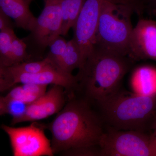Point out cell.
Returning a JSON list of instances; mask_svg holds the SVG:
<instances>
[{
  "label": "cell",
  "mask_w": 156,
  "mask_h": 156,
  "mask_svg": "<svg viewBox=\"0 0 156 156\" xmlns=\"http://www.w3.org/2000/svg\"><path fill=\"white\" fill-rule=\"evenodd\" d=\"M44 126L52 134L54 154L77 148L99 146L104 131L103 120L90 104L71 95L53 121Z\"/></svg>",
  "instance_id": "6da1fadb"
},
{
  "label": "cell",
  "mask_w": 156,
  "mask_h": 156,
  "mask_svg": "<svg viewBox=\"0 0 156 156\" xmlns=\"http://www.w3.org/2000/svg\"><path fill=\"white\" fill-rule=\"evenodd\" d=\"M129 56L95 46L76 75V90L84 99L98 105L119 90L122 80L133 67Z\"/></svg>",
  "instance_id": "7a4b0ae2"
},
{
  "label": "cell",
  "mask_w": 156,
  "mask_h": 156,
  "mask_svg": "<svg viewBox=\"0 0 156 156\" xmlns=\"http://www.w3.org/2000/svg\"><path fill=\"white\" fill-rule=\"evenodd\" d=\"M109 127L119 130L150 133L156 121V96L120 89L98 105Z\"/></svg>",
  "instance_id": "3957f363"
},
{
  "label": "cell",
  "mask_w": 156,
  "mask_h": 156,
  "mask_svg": "<svg viewBox=\"0 0 156 156\" xmlns=\"http://www.w3.org/2000/svg\"><path fill=\"white\" fill-rule=\"evenodd\" d=\"M134 8L125 0H107L101 10L95 46L128 56Z\"/></svg>",
  "instance_id": "277c9868"
},
{
  "label": "cell",
  "mask_w": 156,
  "mask_h": 156,
  "mask_svg": "<svg viewBox=\"0 0 156 156\" xmlns=\"http://www.w3.org/2000/svg\"><path fill=\"white\" fill-rule=\"evenodd\" d=\"M101 156H156L150 133L108 127L99 143Z\"/></svg>",
  "instance_id": "5b68a950"
},
{
  "label": "cell",
  "mask_w": 156,
  "mask_h": 156,
  "mask_svg": "<svg viewBox=\"0 0 156 156\" xmlns=\"http://www.w3.org/2000/svg\"><path fill=\"white\" fill-rule=\"evenodd\" d=\"M1 128L7 134L14 156H53L51 141L44 133L43 124L14 128L3 124Z\"/></svg>",
  "instance_id": "8992f818"
},
{
  "label": "cell",
  "mask_w": 156,
  "mask_h": 156,
  "mask_svg": "<svg viewBox=\"0 0 156 156\" xmlns=\"http://www.w3.org/2000/svg\"><path fill=\"white\" fill-rule=\"evenodd\" d=\"M18 83L56 85L64 87L71 93L76 91L78 85L76 76L69 74L57 68L52 69L37 73L11 74L0 68V91L12 88Z\"/></svg>",
  "instance_id": "52a82bcc"
},
{
  "label": "cell",
  "mask_w": 156,
  "mask_h": 156,
  "mask_svg": "<svg viewBox=\"0 0 156 156\" xmlns=\"http://www.w3.org/2000/svg\"><path fill=\"white\" fill-rule=\"evenodd\" d=\"M107 0H84L80 15L73 27L76 42L85 62L95 44L101 10Z\"/></svg>",
  "instance_id": "ba28073f"
},
{
  "label": "cell",
  "mask_w": 156,
  "mask_h": 156,
  "mask_svg": "<svg viewBox=\"0 0 156 156\" xmlns=\"http://www.w3.org/2000/svg\"><path fill=\"white\" fill-rule=\"evenodd\" d=\"M62 25V17L59 2L46 3L41 13L37 18L28 41L39 52H44L54 40L61 36Z\"/></svg>",
  "instance_id": "9c48e42d"
},
{
  "label": "cell",
  "mask_w": 156,
  "mask_h": 156,
  "mask_svg": "<svg viewBox=\"0 0 156 156\" xmlns=\"http://www.w3.org/2000/svg\"><path fill=\"white\" fill-rule=\"evenodd\" d=\"M64 87L53 85L45 94L27 105L25 112L19 117L12 118L11 125L25 122H35L58 113L66 102Z\"/></svg>",
  "instance_id": "30bf717a"
},
{
  "label": "cell",
  "mask_w": 156,
  "mask_h": 156,
  "mask_svg": "<svg viewBox=\"0 0 156 156\" xmlns=\"http://www.w3.org/2000/svg\"><path fill=\"white\" fill-rule=\"evenodd\" d=\"M128 56L134 61L156 62V21L141 18L131 34Z\"/></svg>",
  "instance_id": "8fae6325"
},
{
  "label": "cell",
  "mask_w": 156,
  "mask_h": 156,
  "mask_svg": "<svg viewBox=\"0 0 156 156\" xmlns=\"http://www.w3.org/2000/svg\"><path fill=\"white\" fill-rule=\"evenodd\" d=\"M27 0H0V11L14 20L17 27L31 31L37 18L31 12Z\"/></svg>",
  "instance_id": "7c38bea8"
},
{
  "label": "cell",
  "mask_w": 156,
  "mask_h": 156,
  "mask_svg": "<svg viewBox=\"0 0 156 156\" xmlns=\"http://www.w3.org/2000/svg\"><path fill=\"white\" fill-rule=\"evenodd\" d=\"M131 84L137 94L156 96V68L150 66H140L134 70Z\"/></svg>",
  "instance_id": "4fadbf2b"
},
{
  "label": "cell",
  "mask_w": 156,
  "mask_h": 156,
  "mask_svg": "<svg viewBox=\"0 0 156 156\" xmlns=\"http://www.w3.org/2000/svg\"><path fill=\"white\" fill-rule=\"evenodd\" d=\"M85 64L82 53L73 38L67 42L66 49L58 65V69L69 74H72L74 70L81 69Z\"/></svg>",
  "instance_id": "5bb4252c"
},
{
  "label": "cell",
  "mask_w": 156,
  "mask_h": 156,
  "mask_svg": "<svg viewBox=\"0 0 156 156\" xmlns=\"http://www.w3.org/2000/svg\"><path fill=\"white\" fill-rule=\"evenodd\" d=\"M58 2L62 17L61 36H66L75 24L84 0H59Z\"/></svg>",
  "instance_id": "9a60e30c"
},
{
  "label": "cell",
  "mask_w": 156,
  "mask_h": 156,
  "mask_svg": "<svg viewBox=\"0 0 156 156\" xmlns=\"http://www.w3.org/2000/svg\"><path fill=\"white\" fill-rule=\"evenodd\" d=\"M0 68L11 74L37 73L47 70L57 68L47 57L39 61L25 62L9 67L0 66Z\"/></svg>",
  "instance_id": "2e32d148"
},
{
  "label": "cell",
  "mask_w": 156,
  "mask_h": 156,
  "mask_svg": "<svg viewBox=\"0 0 156 156\" xmlns=\"http://www.w3.org/2000/svg\"><path fill=\"white\" fill-rule=\"evenodd\" d=\"M16 36L14 29H8L0 32V66H12L11 49L13 39Z\"/></svg>",
  "instance_id": "e0dca14e"
},
{
  "label": "cell",
  "mask_w": 156,
  "mask_h": 156,
  "mask_svg": "<svg viewBox=\"0 0 156 156\" xmlns=\"http://www.w3.org/2000/svg\"><path fill=\"white\" fill-rule=\"evenodd\" d=\"M28 105L18 101L9 99L4 96L0 98V114L11 115L13 118H17L25 112Z\"/></svg>",
  "instance_id": "ac0fdd59"
},
{
  "label": "cell",
  "mask_w": 156,
  "mask_h": 156,
  "mask_svg": "<svg viewBox=\"0 0 156 156\" xmlns=\"http://www.w3.org/2000/svg\"><path fill=\"white\" fill-rule=\"evenodd\" d=\"M27 45L24 40L17 36L13 39L11 45V58L12 66L30 61L32 55L27 51Z\"/></svg>",
  "instance_id": "d6986e66"
},
{
  "label": "cell",
  "mask_w": 156,
  "mask_h": 156,
  "mask_svg": "<svg viewBox=\"0 0 156 156\" xmlns=\"http://www.w3.org/2000/svg\"><path fill=\"white\" fill-rule=\"evenodd\" d=\"M66 44V40L59 36L49 45L50 50L46 57L57 68L65 51Z\"/></svg>",
  "instance_id": "ffe728a7"
},
{
  "label": "cell",
  "mask_w": 156,
  "mask_h": 156,
  "mask_svg": "<svg viewBox=\"0 0 156 156\" xmlns=\"http://www.w3.org/2000/svg\"><path fill=\"white\" fill-rule=\"evenodd\" d=\"M4 97L9 99L18 101L27 105L32 103L40 98L26 91L21 86L14 87Z\"/></svg>",
  "instance_id": "44dd1931"
},
{
  "label": "cell",
  "mask_w": 156,
  "mask_h": 156,
  "mask_svg": "<svg viewBox=\"0 0 156 156\" xmlns=\"http://www.w3.org/2000/svg\"><path fill=\"white\" fill-rule=\"evenodd\" d=\"M60 154L68 156H100L101 150L99 146L85 147L69 150Z\"/></svg>",
  "instance_id": "7402d4cb"
},
{
  "label": "cell",
  "mask_w": 156,
  "mask_h": 156,
  "mask_svg": "<svg viewBox=\"0 0 156 156\" xmlns=\"http://www.w3.org/2000/svg\"><path fill=\"white\" fill-rule=\"evenodd\" d=\"M13 28V23L10 17L2 11H0V30Z\"/></svg>",
  "instance_id": "603a6c76"
},
{
  "label": "cell",
  "mask_w": 156,
  "mask_h": 156,
  "mask_svg": "<svg viewBox=\"0 0 156 156\" xmlns=\"http://www.w3.org/2000/svg\"><path fill=\"white\" fill-rule=\"evenodd\" d=\"M127 1L133 4L136 7L138 11L139 15H140L143 14L144 9L146 8V5L148 0H127Z\"/></svg>",
  "instance_id": "cb8c5ba5"
},
{
  "label": "cell",
  "mask_w": 156,
  "mask_h": 156,
  "mask_svg": "<svg viewBox=\"0 0 156 156\" xmlns=\"http://www.w3.org/2000/svg\"><path fill=\"white\" fill-rule=\"evenodd\" d=\"M146 9L151 15L156 17V0H148Z\"/></svg>",
  "instance_id": "d4e9b609"
},
{
  "label": "cell",
  "mask_w": 156,
  "mask_h": 156,
  "mask_svg": "<svg viewBox=\"0 0 156 156\" xmlns=\"http://www.w3.org/2000/svg\"><path fill=\"white\" fill-rule=\"evenodd\" d=\"M151 136L153 141L154 145L156 148V121L154 123L151 131L150 132Z\"/></svg>",
  "instance_id": "484cf974"
},
{
  "label": "cell",
  "mask_w": 156,
  "mask_h": 156,
  "mask_svg": "<svg viewBox=\"0 0 156 156\" xmlns=\"http://www.w3.org/2000/svg\"><path fill=\"white\" fill-rule=\"evenodd\" d=\"M44 1L45 4L52 2H58V1H55V0H44Z\"/></svg>",
  "instance_id": "4316f807"
},
{
  "label": "cell",
  "mask_w": 156,
  "mask_h": 156,
  "mask_svg": "<svg viewBox=\"0 0 156 156\" xmlns=\"http://www.w3.org/2000/svg\"><path fill=\"white\" fill-rule=\"evenodd\" d=\"M33 1V0H27V3H28V4L29 5H30V4H31V3L32 2V1Z\"/></svg>",
  "instance_id": "83f0119b"
},
{
  "label": "cell",
  "mask_w": 156,
  "mask_h": 156,
  "mask_svg": "<svg viewBox=\"0 0 156 156\" xmlns=\"http://www.w3.org/2000/svg\"><path fill=\"white\" fill-rule=\"evenodd\" d=\"M58 1H59V0H55V1H58Z\"/></svg>",
  "instance_id": "f1b7e54d"
}]
</instances>
